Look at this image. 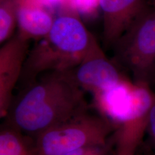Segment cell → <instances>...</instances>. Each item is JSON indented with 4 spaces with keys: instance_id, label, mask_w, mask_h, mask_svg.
I'll return each mask as SVG.
<instances>
[{
    "instance_id": "6da1fadb",
    "label": "cell",
    "mask_w": 155,
    "mask_h": 155,
    "mask_svg": "<svg viewBox=\"0 0 155 155\" xmlns=\"http://www.w3.org/2000/svg\"><path fill=\"white\" fill-rule=\"evenodd\" d=\"M87 109L83 89L65 72L51 71L21 87L4 118L6 125L35 137Z\"/></svg>"
},
{
    "instance_id": "9c48e42d",
    "label": "cell",
    "mask_w": 155,
    "mask_h": 155,
    "mask_svg": "<svg viewBox=\"0 0 155 155\" xmlns=\"http://www.w3.org/2000/svg\"><path fill=\"white\" fill-rule=\"evenodd\" d=\"M17 0H0V43L2 45L15 35L17 27Z\"/></svg>"
},
{
    "instance_id": "5bb4252c",
    "label": "cell",
    "mask_w": 155,
    "mask_h": 155,
    "mask_svg": "<svg viewBox=\"0 0 155 155\" xmlns=\"http://www.w3.org/2000/svg\"><path fill=\"white\" fill-rule=\"evenodd\" d=\"M152 155H155V152H154V153H153V154H152Z\"/></svg>"
},
{
    "instance_id": "7c38bea8",
    "label": "cell",
    "mask_w": 155,
    "mask_h": 155,
    "mask_svg": "<svg viewBox=\"0 0 155 155\" xmlns=\"http://www.w3.org/2000/svg\"><path fill=\"white\" fill-rule=\"evenodd\" d=\"M145 133L148 136L150 143L155 149V103L148 115Z\"/></svg>"
},
{
    "instance_id": "7a4b0ae2",
    "label": "cell",
    "mask_w": 155,
    "mask_h": 155,
    "mask_svg": "<svg viewBox=\"0 0 155 155\" xmlns=\"http://www.w3.org/2000/svg\"><path fill=\"white\" fill-rule=\"evenodd\" d=\"M71 8L54 20L48 34L29 51L18 84L23 87L44 72H64L78 66L100 45Z\"/></svg>"
},
{
    "instance_id": "8fae6325",
    "label": "cell",
    "mask_w": 155,
    "mask_h": 155,
    "mask_svg": "<svg viewBox=\"0 0 155 155\" xmlns=\"http://www.w3.org/2000/svg\"><path fill=\"white\" fill-rule=\"evenodd\" d=\"M69 4L73 9L76 11H87L90 9L91 11H94L100 8V0H69Z\"/></svg>"
},
{
    "instance_id": "52a82bcc",
    "label": "cell",
    "mask_w": 155,
    "mask_h": 155,
    "mask_svg": "<svg viewBox=\"0 0 155 155\" xmlns=\"http://www.w3.org/2000/svg\"><path fill=\"white\" fill-rule=\"evenodd\" d=\"M149 6L148 0H100L104 48H111Z\"/></svg>"
},
{
    "instance_id": "ba28073f",
    "label": "cell",
    "mask_w": 155,
    "mask_h": 155,
    "mask_svg": "<svg viewBox=\"0 0 155 155\" xmlns=\"http://www.w3.org/2000/svg\"><path fill=\"white\" fill-rule=\"evenodd\" d=\"M0 155H37L34 143L30 144L25 135L4 124L0 131Z\"/></svg>"
},
{
    "instance_id": "3957f363",
    "label": "cell",
    "mask_w": 155,
    "mask_h": 155,
    "mask_svg": "<svg viewBox=\"0 0 155 155\" xmlns=\"http://www.w3.org/2000/svg\"><path fill=\"white\" fill-rule=\"evenodd\" d=\"M118 127L107 117L88 109L35 137L37 155H64L84 147L107 143Z\"/></svg>"
},
{
    "instance_id": "5b68a950",
    "label": "cell",
    "mask_w": 155,
    "mask_h": 155,
    "mask_svg": "<svg viewBox=\"0 0 155 155\" xmlns=\"http://www.w3.org/2000/svg\"><path fill=\"white\" fill-rule=\"evenodd\" d=\"M64 72L84 91L89 90L96 95L127 80L101 47L78 66Z\"/></svg>"
},
{
    "instance_id": "8992f818",
    "label": "cell",
    "mask_w": 155,
    "mask_h": 155,
    "mask_svg": "<svg viewBox=\"0 0 155 155\" xmlns=\"http://www.w3.org/2000/svg\"><path fill=\"white\" fill-rule=\"evenodd\" d=\"M29 39L17 32L0 48V116L4 118L13 98L29 52Z\"/></svg>"
},
{
    "instance_id": "30bf717a",
    "label": "cell",
    "mask_w": 155,
    "mask_h": 155,
    "mask_svg": "<svg viewBox=\"0 0 155 155\" xmlns=\"http://www.w3.org/2000/svg\"><path fill=\"white\" fill-rule=\"evenodd\" d=\"M145 134L139 130H122L116 134L115 155H136Z\"/></svg>"
},
{
    "instance_id": "277c9868",
    "label": "cell",
    "mask_w": 155,
    "mask_h": 155,
    "mask_svg": "<svg viewBox=\"0 0 155 155\" xmlns=\"http://www.w3.org/2000/svg\"><path fill=\"white\" fill-rule=\"evenodd\" d=\"M111 48V60L120 69L130 72L134 82L150 84L155 78V6H149Z\"/></svg>"
},
{
    "instance_id": "4fadbf2b",
    "label": "cell",
    "mask_w": 155,
    "mask_h": 155,
    "mask_svg": "<svg viewBox=\"0 0 155 155\" xmlns=\"http://www.w3.org/2000/svg\"><path fill=\"white\" fill-rule=\"evenodd\" d=\"M148 4L150 6H155V0H148Z\"/></svg>"
}]
</instances>
